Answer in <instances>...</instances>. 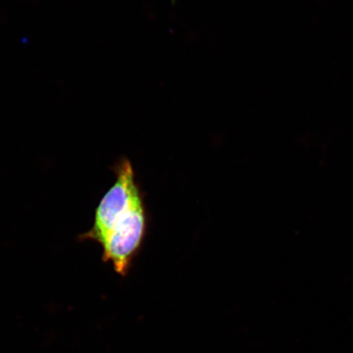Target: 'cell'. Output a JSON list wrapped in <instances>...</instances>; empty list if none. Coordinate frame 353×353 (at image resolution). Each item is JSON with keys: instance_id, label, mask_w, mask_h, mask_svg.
<instances>
[{"instance_id": "cell-1", "label": "cell", "mask_w": 353, "mask_h": 353, "mask_svg": "<svg viewBox=\"0 0 353 353\" xmlns=\"http://www.w3.org/2000/svg\"><path fill=\"white\" fill-rule=\"evenodd\" d=\"M113 171L116 183L101 199L94 226L81 236V240L98 242L103 247V262L112 263L119 275L125 276L142 249L148 216L143 192L129 159L121 158Z\"/></svg>"}]
</instances>
